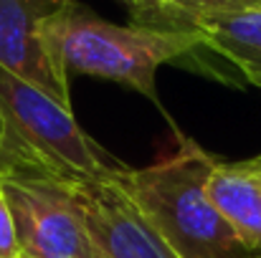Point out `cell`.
<instances>
[{
  "label": "cell",
  "instance_id": "obj_1",
  "mask_svg": "<svg viewBox=\"0 0 261 258\" xmlns=\"http://www.w3.org/2000/svg\"><path fill=\"white\" fill-rule=\"evenodd\" d=\"M216 162L177 134L173 155L142 170L117 167V180L180 258H261L239 241L208 195Z\"/></svg>",
  "mask_w": 261,
  "mask_h": 258
},
{
  "label": "cell",
  "instance_id": "obj_2",
  "mask_svg": "<svg viewBox=\"0 0 261 258\" xmlns=\"http://www.w3.org/2000/svg\"><path fill=\"white\" fill-rule=\"evenodd\" d=\"M0 175L8 170H36L64 182L109 177L96 145L76 124L71 106L54 99L0 64Z\"/></svg>",
  "mask_w": 261,
  "mask_h": 258
},
{
  "label": "cell",
  "instance_id": "obj_3",
  "mask_svg": "<svg viewBox=\"0 0 261 258\" xmlns=\"http://www.w3.org/2000/svg\"><path fill=\"white\" fill-rule=\"evenodd\" d=\"M205 51L198 31H168L152 25H119L74 5L61 28V56L69 74L117 81L145 94L158 109V69L188 61Z\"/></svg>",
  "mask_w": 261,
  "mask_h": 258
},
{
  "label": "cell",
  "instance_id": "obj_4",
  "mask_svg": "<svg viewBox=\"0 0 261 258\" xmlns=\"http://www.w3.org/2000/svg\"><path fill=\"white\" fill-rule=\"evenodd\" d=\"M0 190L10 205L20 258H99L71 200L69 182L36 170H8Z\"/></svg>",
  "mask_w": 261,
  "mask_h": 258
},
{
  "label": "cell",
  "instance_id": "obj_5",
  "mask_svg": "<svg viewBox=\"0 0 261 258\" xmlns=\"http://www.w3.org/2000/svg\"><path fill=\"white\" fill-rule=\"evenodd\" d=\"M79 0H0V64L69 101V71L61 56V28Z\"/></svg>",
  "mask_w": 261,
  "mask_h": 258
},
{
  "label": "cell",
  "instance_id": "obj_6",
  "mask_svg": "<svg viewBox=\"0 0 261 258\" xmlns=\"http://www.w3.org/2000/svg\"><path fill=\"white\" fill-rule=\"evenodd\" d=\"M69 190L99 258H180L119 185L117 167L101 180L69 182Z\"/></svg>",
  "mask_w": 261,
  "mask_h": 258
},
{
  "label": "cell",
  "instance_id": "obj_7",
  "mask_svg": "<svg viewBox=\"0 0 261 258\" xmlns=\"http://www.w3.org/2000/svg\"><path fill=\"white\" fill-rule=\"evenodd\" d=\"M193 31L208 53L221 56L246 84L261 89V5L198 15Z\"/></svg>",
  "mask_w": 261,
  "mask_h": 258
},
{
  "label": "cell",
  "instance_id": "obj_8",
  "mask_svg": "<svg viewBox=\"0 0 261 258\" xmlns=\"http://www.w3.org/2000/svg\"><path fill=\"white\" fill-rule=\"evenodd\" d=\"M208 195L239 241L261 256V155L241 162H216Z\"/></svg>",
  "mask_w": 261,
  "mask_h": 258
},
{
  "label": "cell",
  "instance_id": "obj_9",
  "mask_svg": "<svg viewBox=\"0 0 261 258\" xmlns=\"http://www.w3.org/2000/svg\"><path fill=\"white\" fill-rule=\"evenodd\" d=\"M261 5V0H135L132 18L140 25L168 28V31H193V20L216 10H236Z\"/></svg>",
  "mask_w": 261,
  "mask_h": 258
},
{
  "label": "cell",
  "instance_id": "obj_10",
  "mask_svg": "<svg viewBox=\"0 0 261 258\" xmlns=\"http://www.w3.org/2000/svg\"><path fill=\"white\" fill-rule=\"evenodd\" d=\"M0 258H20L15 220H13V213H10V205L3 190H0Z\"/></svg>",
  "mask_w": 261,
  "mask_h": 258
},
{
  "label": "cell",
  "instance_id": "obj_11",
  "mask_svg": "<svg viewBox=\"0 0 261 258\" xmlns=\"http://www.w3.org/2000/svg\"><path fill=\"white\" fill-rule=\"evenodd\" d=\"M0 145H3V119H0Z\"/></svg>",
  "mask_w": 261,
  "mask_h": 258
},
{
  "label": "cell",
  "instance_id": "obj_12",
  "mask_svg": "<svg viewBox=\"0 0 261 258\" xmlns=\"http://www.w3.org/2000/svg\"><path fill=\"white\" fill-rule=\"evenodd\" d=\"M132 3H135V0H129V5H132Z\"/></svg>",
  "mask_w": 261,
  "mask_h": 258
}]
</instances>
